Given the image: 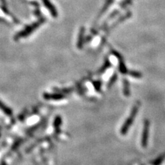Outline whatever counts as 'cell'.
Wrapping results in <instances>:
<instances>
[{
  "label": "cell",
  "instance_id": "cell-1",
  "mask_svg": "<svg viewBox=\"0 0 165 165\" xmlns=\"http://www.w3.org/2000/svg\"><path fill=\"white\" fill-rule=\"evenodd\" d=\"M139 108H140V103H137L134 105V106L133 107V108H132V110L131 111V113H130L129 118H127V119L125 120L124 124L122 125V128L120 129V134L122 135V136H125V135H126L127 134L130 127L133 124L134 120L135 119V118H136L137 113L138 112Z\"/></svg>",
  "mask_w": 165,
  "mask_h": 165
},
{
  "label": "cell",
  "instance_id": "cell-2",
  "mask_svg": "<svg viewBox=\"0 0 165 165\" xmlns=\"http://www.w3.org/2000/svg\"><path fill=\"white\" fill-rule=\"evenodd\" d=\"M149 121L148 120H145L144 122V127L143 130V134L141 137V145L142 147L145 148L147 146L149 132Z\"/></svg>",
  "mask_w": 165,
  "mask_h": 165
},
{
  "label": "cell",
  "instance_id": "cell-3",
  "mask_svg": "<svg viewBox=\"0 0 165 165\" xmlns=\"http://www.w3.org/2000/svg\"><path fill=\"white\" fill-rule=\"evenodd\" d=\"M43 98L46 100H49V101H59L64 99V96L61 94H43Z\"/></svg>",
  "mask_w": 165,
  "mask_h": 165
},
{
  "label": "cell",
  "instance_id": "cell-4",
  "mask_svg": "<svg viewBox=\"0 0 165 165\" xmlns=\"http://www.w3.org/2000/svg\"><path fill=\"white\" fill-rule=\"evenodd\" d=\"M123 93H124V95L125 96H129L130 95L129 82L126 79L123 80Z\"/></svg>",
  "mask_w": 165,
  "mask_h": 165
},
{
  "label": "cell",
  "instance_id": "cell-5",
  "mask_svg": "<svg viewBox=\"0 0 165 165\" xmlns=\"http://www.w3.org/2000/svg\"><path fill=\"white\" fill-rule=\"evenodd\" d=\"M119 69H120V72L122 74H127V72L126 67L125 66V65L123 64L122 63H120V64H119Z\"/></svg>",
  "mask_w": 165,
  "mask_h": 165
},
{
  "label": "cell",
  "instance_id": "cell-6",
  "mask_svg": "<svg viewBox=\"0 0 165 165\" xmlns=\"http://www.w3.org/2000/svg\"><path fill=\"white\" fill-rule=\"evenodd\" d=\"M130 75L133 76L134 78H140L142 76L140 72H131Z\"/></svg>",
  "mask_w": 165,
  "mask_h": 165
},
{
  "label": "cell",
  "instance_id": "cell-7",
  "mask_svg": "<svg viewBox=\"0 0 165 165\" xmlns=\"http://www.w3.org/2000/svg\"><path fill=\"white\" fill-rule=\"evenodd\" d=\"M116 78H117V75L116 74H114L112 76V78H111V79L110 81V83H109V85H111L113 83V82L116 80Z\"/></svg>",
  "mask_w": 165,
  "mask_h": 165
},
{
  "label": "cell",
  "instance_id": "cell-8",
  "mask_svg": "<svg viewBox=\"0 0 165 165\" xmlns=\"http://www.w3.org/2000/svg\"><path fill=\"white\" fill-rule=\"evenodd\" d=\"M163 159H164V158H163V157H161V158H158V160H157V161L155 162V164H157V165H158L159 163H160V164L161 163L162 160H163Z\"/></svg>",
  "mask_w": 165,
  "mask_h": 165
},
{
  "label": "cell",
  "instance_id": "cell-9",
  "mask_svg": "<svg viewBox=\"0 0 165 165\" xmlns=\"http://www.w3.org/2000/svg\"><path fill=\"white\" fill-rule=\"evenodd\" d=\"M100 83V82H99ZM99 82H96V83H94V85H96V89L98 90H100V87H101V85H100V83Z\"/></svg>",
  "mask_w": 165,
  "mask_h": 165
}]
</instances>
